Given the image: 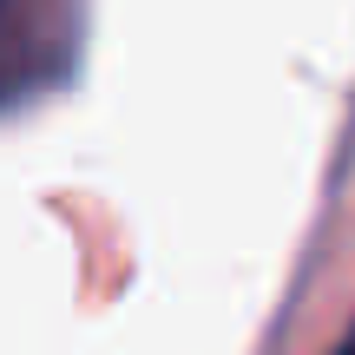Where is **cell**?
<instances>
[{
    "mask_svg": "<svg viewBox=\"0 0 355 355\" xmlns=\"http://www.w3.org/2000/svg\"><path fill=\"white\" fill-rule=\"evenodd\" d=\"M336 355H355V329H349V336H343V343H336Z\"/></svg>",
    "mask_w": 355,
    "mask_h": 355,
    "instance_id": "6da1fadb",
    "label": "cell"
}]
</instances>
